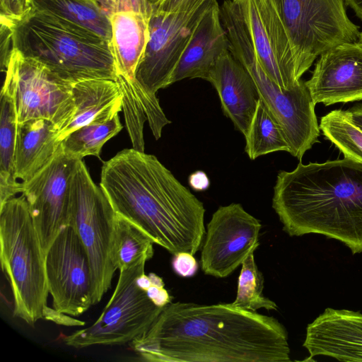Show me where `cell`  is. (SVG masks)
I'll use <instances>...</instances> for the list:
<instances>
[{"mask_svg":"<svg viewBox=\"0 0 362 362\" xmlns=\"http://www.w3.org/2000/svg\"><path fill=\"white\" fill-rule=\"evenodd\" d=\"M131 345L148 361H291L288 334L279 320L232 303H170Z\"/></svg>","mask_w":362,"mask_h":362,"instance_id":"1","label":"cell"},{"mask_svg":"<svg viewBox=\"0 0 362 362\" xmlns=\"http://www.w3.org/2000/svg\"><path fill=\"white\" fill-rule=\"evenodd\" d=\"M100 186L115 211L172 255L200 249L203 203L153 155L134 148L103 162Z\"/></svg>","mask_w":362,"mask_h":362,"instance_id":"2","label":"cell"},{"mask_svg":"<svg viewBox=\"0 0 362 362\" xmlns=\"http://www.w3.org/2000/svg\"><path fill=\"white\" fill-rule=\"evenodd\" d=\"M272 207L290 236L315 233L362 252V163L348 158L300 162L279 172Z\"/></svg>","mask_w":362,"mask_h":362,"instance_id":"3","label":"cell"},{"mask_svg":"<svg viewBox=\"0 0 362 362\" xmlns=\"http://www.w3.org/2000/svg\"><path fill=\"white\" fill-rule=\"evenodd\" d=\"M4 25V24H2ZM12 48L71 83L116 79L110 42L88 30L31 8L11 24Z\"/></svg>","mask_w":362,"mask_h":362,"instance_id":"4","label":"cell"},{"mask_svg":"<svg viewBox=\"0 0 362 362\" xmlns=\"http://www.w3.org/2000/svg\"><path fill=\"white\" fill-rule=\"evenodd\" d=\"M221 19L226 31L229 51L252 78L259 97L279 124L293 156L301 160L318 141L320 127L314 102L304 81L285 90L272 81L262 68L253 42L238 4L226 0Z\"/></svg>","mask_w":362,"mask_h":362,"instance_id":"5","label":"cell"},{"mask_svg":"<svg viewBox=\"0 0 362 362\" xmlns=\"http://www.w3.org/2000/svg\"><path fill=\"white\" fill-rule=\"evenodd\" d=\"M0 245L1 268L13 298V315L33 327L49 308L46 254L23 194L0 205Z\"/></svg>","mask_w":362,"mask_h":362,"instance_id":"6","label":"cell"},{"mask_svg":"<svg viewBox=\"0 0 362 362\" xmlns=\"http://www.w3.org/2000/svg\"><path fill=\"white\" fill-rule=\"evenodd\" d=\"M151 259L145 256L119 270L115 291L99 317L90 326L64 336V343L76 349L122 345L147 332L163 309L147 293L151 281L144 268Z\"/></svg>","mask_w":362,"mask_h":362,"instance_id":"7","label":"cell"},{"mask_svg":"<svg viewBox=\"0 0 362 362\" xmlns=\"http://www.w3.org/2000/svg\"><path fill=\"white\" fill-rule=\"evenodd\" d=\"M70 199L69 225L76 230L88 257L95 305L110 289L116 271L111 248L117 214L82 160L77 161L71 177Z\"/></svg>","mask_w":362,"mask_h":362,"instance_id":"8","label":"cell"},{"mask_svg":"<svg viewBox=\"0 0 362 362\" xmlns=\"http://www.w3.org/2000/svg\"><path fill=\"white\" fill-rule=\"evenodd\" d=\"M288 35L300 78L324 52L358 42L359 27L344 0H273Z\"/></svg>","mask_w":362,"mask_h":362,"instance_id":"9","label":"cell"},{"mask_svg":"<svg viewBox=\"0 0 362 362\" xmlns=\"http://www.w3.org/2000/svg\"><path fill=\"white\" fill-rule=\"evenodd\" d=\"M4 72L3 86L13 97L18 124L45 119L59 131L68 124L76 110L73 83L15 48L10 52Z\"/></svg>","mask_w":362,"mask_h":362,"instance_id":"10","label":"cell"},{"mask_svg":"<svg viewBox=\"0 0 362 362\" xmlns=\"http://www.w3.org/2000/svg\"><path fill=\"white\" fill-rule=\"evenodd\" d=\"M214 0L187 11H158L151 8L149 38L136 78L151 95L170 85L173 72L199 19Z\"/></svg>","mask_w":362,"mask_h":362,"instance_id":"11","label":"cell"},{"mask_svg":"<svg viewBox=\"0 0 362 362\" xmlns=\"http://www.w3.org/2000/svg\"><path fill=\"white\" fill-rule=\"evenodd\" d=\"M45 262L54 310L76 317L93 305L88 257L73 226H66L57 235L46 253Z\"/></svg>","mask_w":362,"mask_h":362,"instance_id":"12","label":"cell"},{"mask_svg":"<svg viewBox=\"0 0 362 362\" xmlns=\"http://www.w3.org/2000/svg\"><path fill=\"white\" fill-rule=\"evenodd\" d=\"M78 160L65 155L59 146L44 168L21 182V194L27 200L45 254L60 231L70 224L71 180Z\"/></svg>","mask_w":362,"mask_h":362,"instance_id":"13","label":"cell"},{"mask_svg":"<svg viewBox=\"0 0 362 362\" xmlns=\"http://www.w3.org/2000/svg\"><path fill=\"white\" fill-rule=\"evenodd\" d=\"M262 224L240 204L220 206L207 225L202 245L203 272L216 278L230 275L257 249Z\"/></svg>","mask_w":362,"mask_h":362,"instance_id":"14","label":"cell"},{"mask_svg":"<svg viewBox=\"0 0 362 362\" xmlns=\"http://www.w3.org/2000/svg\"><path fill=\"white\" fill-rule=\"evenodd\" d=\"M250 31L259 62L269 78L291 90L300 81L292 46L273 0H235Z\"/></svg>","mask_w":362,"mask_h":362,"instance_id":"15","label":"cell"},{"mask_svg":"<svg viewBox=\"0 0 362 362\" xmlns=\"http://www.w3.org/2000/svg\"><path fill=\"white\" fill-rule=\"evenodd\" d=\"M305 83L315 104L362 100V45L347 42L322 53Z\"/></svg>","mask_w":362,"mask_h":362,"instance_id":"16","label":"cell"},{"mask_svg":"<svg viewBox=\"0 0 362 362\" xmlns=\"http://www.w3.org/2000/svg\"><path fill=\"white\" fill-rule=\"evenodd\" d=\"M303 346L310 359L323 356L362 362V313L326 308L307 326Z\"/></svg>","mask_w":362,"mask_h":362,"instance_id":"17","label":"cell"},{"mask_svg":"<svg viewBox=\"0 0 362 362\" xmlns=\"http://www.w3.org/2000/svg\"><path fill=\"white\" fill-rule=\"evenodd\" d=\"M207 81L216 90L224 115L245 136L259 99L248 71L227 51L211 70Z\"/></svg>","mask_w":362,"mask_h":362,"instance_id":"18","label":"cell"},{"mask_svg":"<svg viewBox=\"0 0 362 362\" xmlns=\"http://www.w3.org/2000/svg\"><path fill=\"white\" fill-rule=\"evenodd\" d=\"M227 51L229 42L221 22L220 6L214 0L197 23L173 72L170 85L185 78L207 81L211 70Z\"/></svg>","mask_w":362,"mask_h":362,"instance_id":"19","label":"cell"},{"mask_svg":"<svg viewBox=\"0 0 362 362\" xmlns=\"http://www.w3.org/2000/svg\"><path fill=\"white\" fill-rule=\"evenodd\" d=\"M73 95L76 110L68 124L59 131V142L76 129L107 121L122 110V95L112 79L95 78L75 83Z\"/></svg>","mask_w":362,"mask_h":362,"instance_id":"20","label":"cell"},{"mask_svg":"<svg viewBox=\"0 0 362 362\" xmlns=\"http://www.w3.org/2000/svg\"><path fill=\"white\" fill-rule=\"evenodd\" d=\"M58 132L57 126L45 119L18 124L15 148L17 180H30L53 159L60 146Z\"/></svg>","mask_w":362,"mask_h":362,"instance_id":"21","label":"cell"},{"mask_svg":"<svg viewBox=\"0 0 362 362\" xmlns=\"http://www.w3.org/2000/svg\"><path fill=\"white\" fill-rule=\"evenodd\" d=\"M32 8L111 41L109 16L98 0H31Z\"/></svg>","mask_w":362,"mask_h":362,"instance_id":"22","label":"cell"},{"mask_svg":"<svg viewBox=\"0 0 362 362\" xmlns=\"http://www.w3.org/2000/svg\"><path fill=\"white\" fill-rule=\"evenodd\" d=\"M0 205L21 193L15 177V148L18 120L13 97L2 86L0 96Z\"/></svg>","mask_w":362,"mask_h":362,"instance_id":"23","label":"cell"},{"mask_svg":"<svg viewBox=\"0 0 362 362\" xmlns=\"http://www.w3.org/2000/svg\"><path fill=\"white\" fill-rule=\"evenodd\" d=\"M153 244L141 228L116 214L111 248V260L115 270L126 269L145 256L152 258Z\"/></svg>","mask_w":362,"mask_h":362,"instance_id":"24","label":"cell"},{"mask_svg":"<svg viewBox=\"0 0 362 362\" xmlns=\"http://www.w3.org/2000/svg\"><path fill=\"white\" fill-rule=\"evenodd\" d=\"M244 136L245 151L251 160L276 151H289L279 124L260 98Z\"/></svg>","mask_w":362,"mask_h":362,"instance_id":"25","label":"cell"},{"mask_svg":"<svg viewBox=\"0 0 362 362\" xmlns=\"http://www.w3.org/2000/svg\"><path fill=\"white\" fill-rule=\"evenodd\" d=\"M122 128L117 114L107 121L93 122L76 129L61 141L60 146L64 154L73 159L82 160L88 156L100 158L104 144Z\"/></svg>","mask_w":362,"mask_h":362,"instance_id":"26","label":"cell"},{"mask_svg":"<svg viewBox=\"0 0 362 362\" xmlns=\"http://www.w3.org/2000/svg\"><path fill=\"white\" fill-rule=\"evenodd\" d=\"M319 127L345 158L362 163V129L350 120L346 111H331L321 118Z\"/></svg>","mask_w":362,"mask_h":362,"instance_id":"27","label":"cell"},{"mask_svg":"<svg viewBox=\"0 0 362 362\" xmlns=\"http://www.w3.org/2000/svg\"><path fill=\"white\" fill-rule=\"evenodd\" d=\"M264 277L252 252L242 263L238 281L237 295L232 304L238 308L256 312L258 309L276 310L277 305L263 293Z\"/></svg>","mask_w":362,"mask_h":362,"instance_id":"28","label":"cell"},{"mask_svg":"<svg viewBox=\"0 0 362 362\" xmlns=\"http://www.w3.org/2000/svg\"><path fill=\"white\" fill-rule=\"evenodd\" d=\"M31 8V0H0L1 24H11L21 18Z\"/></svg>","mask_w":362,"mask_h":362,"instance_id":"29","label":"cell"},{"mask_svg":"<svg viewBox=\"0 0 362 362\" xmlns=\"http://www.w3.org/2000/svg\"><path fill=\"white\" fill-rule=\"evenodd\" d=\"M100 6L110 16L121 11H142L151 13V4L148 0H98Z\"/></svg>","mask_w":362,"mask_h":362,"instance_id":"30","label":"cell"},{"mask_svg":"<svg viewBox=\"0 0 362 362\" xmlns=\"http://www.w3.org/2000/svg\"><path fill=\"white\" fill-rule=\"evenodd\" d=\"M172 267L178 276L189 278L197 273L199 264L194 255L187 252H180L174 255Z\"/></svg>","mask_w":362,"mask_h":362,"instance_id":"31","label":"cell"},{"mask_svg":"<svg viewBox=\"0 0 362 362\" xmlns=\"http://www.w3.org/2000/svg\"><path fill=\"white\" fill-rule=\"evenodd\" d=\"M206 0H155L151 3L152 9L163 12H176L192 9Z\"/></svg>","mask_w":362,"mask_h":362,"instance_id":"32","label":"cell"},{"mask_svg":"<svg viewBox=\"0 0 362 362\" xmlns=\"http://www.w3.org/2000/svg\"><path fill=\"white\" fill-rule=\"evenodd\" d=\"M189 184L195 191H204L210 185V182L206 174L201 170L192 173L189 177Z\"/></svg>","mask_w":362,"mask_h":362,"instance_id":"33","label":"cell"},{"mask_svg":"<svg viewBox=\"0 0 362 362\" xmlns=\"http://www.w3.org/2000/svg\"><path fill=\"white\" fill-rule=\"evenodd\" d=\"M346 113L350 120L362 129V105L354 106L346 110Z\"/></svg>","mask_w":362,"mask_h":362,"instance_id":"34","label":"cell"},{"mask_svg":"<svg viewBox=\"0 0 362 362\" xmlns=\"http://www.w3.org/2000/svg\"><path fill=\"white\" fill-rule=\"evenodd\" d=\"M346 5L351 7L356 16L362 21V0H344Z\"/></svg>","mask_w":362,"mask_h":362,"instance_id":"35","label":"cell"},{"mask_svg":"<svg viewBox=\"0 0 362 362\" xmlns=\"http://www.w3.org/2000/svg\"><path fill=\"white\" fill-rule=\"evenodd\" d=\"M358 42L362 45V32L360 33L359 38Z\"/></svg>","mask_w":362,"mask_h":362,"instance_id":"36","label":"cell"},{"mask_svg":"<svg viewBox=\"0 0 362 362\" xmlns=\"http://www.w3.org/2000/svg\"><path fill=\"white\" fill-rule=\"evenodd\" d=\"M148 1L151 4V3L153 2L155 0H148Z\"/></svg>","mask_w":362,"mask_h":362,"instance_id":"37","label":"cell"}]
</instances>
